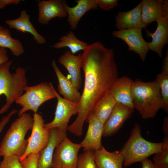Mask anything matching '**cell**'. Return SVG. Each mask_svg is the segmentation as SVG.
I'll return each instance as SVG.
<instances>
[{
	"mask_svg": "<svg viewBox=\"0 0 168 168\" xmlns=\"http://www.w3.org/2000/svg\"><path fill=\"white\" fill-rule=\"evenodd\" d=\"M33 119L32 133L28 139L26 151L19 158L20 162L30 153H39L47 145L49 140V130L45 128L44 121L42 116L39 114L35 113Z\"/></svg>",
	"mask_w": 168,
	"mask_h": 168,
	"instance_id": "obj_8",
	"label": "cell"
},
{
	"mask_svg": "<svg viewBox=\"0 0 168 168\" xmlns=\"http://www.w3.org/2000/svg\"><path fill=\"white\" fill-rule=\"evenodd\" d=\"M10 106V105L7 103H6V104L0 109V115L4 112L7 111Z\"/></svg>",
	"mask_w": 168,
	"mask_h": 168,
	"instance_id": "obj_38",
	"label": "cell"
},
{
	"mask_svg": "<svg viewBox=\"0 0 168 168\" xmlns=\"http://www.w3.org/2000/svg\"><path fill=\"white\" fill-rule=\"evenodd\" d=\"M82 68L85 76L83 91L77 103V116L68 127L78 137L83 133L84 123L95 105L108 93L118 78V71L113 49L99 41L88 45L82 54Z\"/></svg>",
	"mask_w": 168,
	"mask_h": 168,
	"instance_id": "obj_1",
	"label": "cell"
},
{
	"mask_svg": "<svg viewBox=\"0 0 168 168\" xmlns=\"http://www.w3.org/2000/svg\"><path fill=\"white\" fill-rule=\"evenodd\" d=\"M155 81L159 87L161 96L162 109L168 112V68H162L161 73L158 74Z\"/></svg>",
	"mask_w": 168,
	"mask_h": 168,
	"instance_id": "obj_27",
	"label": "cell"
},
{
	"mask_svg": "<svg viewBox=\"0 0 168 168\" xmlns=\"http://www.w3.org/2000/svg\"><path fill=\"white\" fill-rule=\"evenodd\" d=\"M54 88L51 82H44L37 85L28 86L24 89L25 91L15 102L22 106L18 112L19 116L28 110L37 113L39 107L46 101L56 98Z\"/></svg>",
	"mask_w": 168,
	"mask_h": 168,
	"instance_id": "obj_6",
	"label": "cell"
},
{
	"mask_svg": "<svg viewBox=\"0 0 168 168\" xmlns=\"http://www.w3.org/2000/svg\"><path fill=\"white\" fill-rule=\"evenodd\" d=\"M131 91L134 109L143 119L154 118L158 110L162 109L160 89L155 81L145 82L137 79L133 81Z\"/></svg>",
	"mask_w": 168,
	"mask_h": 168,
	"instance_id": "obj_2",
	"label": "cell"
},
{
	"mask_svg": "<svg viewBox=\"0 0 168 168\" xmlns=\"http://www.w3.org/2000/svg\"><path fill=\"white\" fill-rule=\"evenodd\" d=\"M49 130L50 136L47 145L39 152L37 160V168H52V159L55 149L67 136L66 132L57 128Z\"/></svg>",
	"mask_w": 168,
	"mask_h": 168,
	"instance_id": "obj_14",
	"label": "cell"
},
{
	"mask_svg": "<svg viewBox=\"0 0 168 168\" xmlns=\"http://www.w3.org/2000/svg\"><path fill=\"white\" fill-rule=\"evenodd\" d=\"M67 5V1L64 0L38 1V22L46 25L54 18L66 17L67 16L65 8Z\"/></svg>",
	"mask_w": 168,
	"mask_h": 168,
	"instance_id": "obj_11",
	"label": "cell"
},
{
	"mask_svg": "<svg viewBox=\"0 0 168 168\" xmlns=\"http://www.w3.org/2000/svg\"><path fill=\"white\" fill-rule=\"evenodd\" d=\"M52 66L58 80V88L59 95L70 101L78 103L81 94L70 79L66 77L60 71L55 61H52Z\"/></svg>",
	"mask_w": 168,
	"mask_h": 168,
	"instance_id": "obj_20",
	"label": "cell"
},
{
	"mask_svg": "<svg viewBox=\"0 0 168 168\" xmlns=\"http://www.w3.org/2000/svg\"><path fill=\"white\" fill-rule=\"evenodd\" d=\"M97 168H123L124 157L120 151H107L103 146L94 151Z\"/></svg>",
	"mask_w": 168,
	"mask_h": 168,
	"instance_id": "obj_21",
	"label": "cell"
},
{
	"mask_svg": "<svg viewBox=\"0 0 168 168\" xmlns=\"http://www.w3.org/2000/svg\"><path fill=\"white\" fill-rule=\"evenodd\" d=\"M156 21L157 26L155 31L153 33L147 32L152 38L151 42H147V45L149 50L156 52L161 57L163 55V48L168 42V16H161Z\"/></svg>",
	"mask_w": 168,
	"mask_h": 168,
	"instance_id": "obj_15",
	"label": "cell"
},
{
	"mask_svg": "<svg viewBox=\"0 0 168 168\" xmlns=\"http://www.w3.org/2000/svg\"><path fill=\"white\" fill-rule=\"evenodd\" d=\"M88 45L87 43L78 39L73 32L70 31L66 35L61 37L59 41L54 43L53 47L57 49L67 47L74 54L81 50L84 51Z\"/></svg>",
	"mask_w": 168,
	"mask_h": 168,
	"instance_id": "obj_25",
	"label": "cell"
},
{
	"mask_svg": "<svg viewBox=\"0 0 168 168\" xmlns=\"http://www.w3.org/2000/svg\"><path fill=\"white\" fill-rule=\"evenodd\" d=\"M134 109L117 102L110 116L104 124L103 136H111L116 133L124 123L131 116Z\"/></svg>",
	"mask_w": 168,
	"mask_h": 168,
	"instance_id": "obj_12",
	"label": "cell"
},
{
	"mask_svg": "<svg viewBox=\"0 0 168 168\" xmlns=\"http://www.w3.org/2000/svg\"><path fill=\"white\" fill-rule=\"evenodd\" d=\"M163 0H142L141 17L142 23L147 25L163 16Z\"/></svg>",
	"mask_w": 168,
	"mask_h": 168,
	"instance_id": "obj_23",
	"label": "cell"
},
{
	"mask_svg": "<svg viewBox=\"0 0 168 168\" xmlns=\"http://www.w3.org/2000/svg\"><path fill=\"white\" fill-rule=\"evenodd\" d=\"M77 168H97L94 157V151H84L78 156Z\"/></svg>",
	"mask_w": 168,
	"mask_h": 168,
	"instance_id": "obj_29",
	"label": "cell"
},
{
	"mask_svg": "<svg viewBox=\"0 0 168 168\" xmlns=\"http://www.w3.org/2000/svg\"><path fill=\"white\" fill-rule=\"evenodd\" d=\"M30 15L26 10H22L19 16L14 20L5 21L6 24L11 29L16 30L23 33L28 32L31 34L34 40L38 44H45L46 42L45 37L39 34L34 27L30 19Z\"/></svg>",
	"mask_w": 168,
	"mask_h": 168,
	"instance_id": "obj_19",
	"label": "cell"
},
{
	"mask_svg": "<svg viewBox=\"0 0 168 168\" xmlns=\"http://www.w3.org/2000/svg\"><path fill=\"white\" fill-rule=\"evenodd\" d=\"M58 61L67 70L71 80L77 89H80L82 82V54L76 55L70 51H66L59 57Z\"/></svg>",
	"mask_w": 168,
	"mask_h": 168,
	"instance_id": "obj_16",
	"label": "cell"
},
{
	"mask_svg": "<svg viewBox=\"0 0 168 168\" xmlns=\"http://www.w3.org/2000/svg\"><path fill=\"white\" fill-rule=\"evenodd\" d=\"M81 143L72 142L67 136L56 147L52 159V168H77Z\"/></svg>",
	"mask_w": 168,
	"mask_h": 168,
	"instance_id": "obj_7",
	"label": "cell"
},
{
	"mask_svg": "<svg viewBox=\"0 0 168 168\" xmlns=\"http://www.w3.org/2000/svg\"><path fill=\"white\" fill-rule=\"evenodd\" d=\"M13 61L0 65V95H4L6 103L10 105L23 94L27 86L26 69L19 67L11 73L10 68Z\"/></svg>",
	"mask_w": 168,
	"mask_h": 168,
	"instance_id": "obj_5",
	"label": "cell"
},
{
	"mask_svg": "<svg viewBox=\"0 0 168 168\" xmlns=\"http://www.w3.org/2000/svg\"><path fill=\"white\" fill-rule=\"evenodd\" d=\"M133 81L126 76L118 77L113 84L109 92L113 95L117 102L134 109L131 91Z\"/></svg>",
	"mask_w": 168,
	"mask_h": 168,
	"instance_id": "obj_18",
	"label": "cell"
},
{
	"mask_svg": "<svg viewBox=\"0 0 168 168\" xmlns=\"http://www.w3.org/2000/svg\"><path fill=\"white\" fill-rule=\"evenodd\" d=\"M117 102L113 95L109 92L96 103L91 113L104 124Z\"/></svg>",
	"mask_w": 168,
	"mask_h": 168,
	"instance_id": "obj_24",
	"label": "cell"
},
{
	"mask_svg": "<svg viewBox=\"0 0 168 168\" xmlns=\"http://www.w3.org/2000/svg\"><path fill=\"white\" fill-rule=\"evenodd\" d=\"M2 27H3L0 26V29H1V28H2Z\"/></svg>",
	"mask_w": 168,
	"mask_h": 168,
	"instance_id": "obj_39",
	"label": "cell"
},
{
	"mask_svg": "<svg viewBox=\"0 0 168 168\" xmlns=\"http://www.w3.org/2000/svg\"><path fill=\"white\" fill-rule=\"evenodd\" d=\"M3 157L0 163V168H22L19 157L10 156Z\"/></svg>",
	"mask_w": 168,
	"mask_h": 168,
	"instance_id": "obj_30",
	"label": "cell"
},
{
	"mask_svg": "<svg viewBox=\"0 0 168 168\" xmlns=\"http://www.w3.org/2000/svg\"><path fill=\"white\" fill-rule=\"evenodd\" d=\"M20 1V0H0V9H3L7 5L18 4Z\"/></svg>",
	"mask_w": 168,
	"mask_h": 168,
	"instance_id": "obj_35",
	"label": "cell"
},
{
	"mask_svg": "<svg viewBox=\"0 0 168 168\" xmlns=\"http://www.w3.org/2000/svg\"><path fill=\"white\" fill-rule=\"evenodd\" d=\"M54 92L57 100L55 116L52 121L45 124L44 127L48 130L57 128L66 132L68 123L71 117L78 113V103L73 102L62 97L55 89Z\"/></svg>",
	"mask_w": 168,
	"mask_h": 168,
	"instance_id": "obj_9",
	"label": "cell"
},
{
	"mask_svg": "<svg viewBox=\"0 0 168 168\" xmlns=\"http://www.w3.org/2000/svg\"><path fill=\"white\" fill-rule=\"evenodd\" d=\"M76 2L77 4L74 7H70L67 5L65 7L68 16L67 21L72 30L77 28L80 20L86 12L98 8L95 0H77Z\"/></svg>",
	"mask_w": 168,
	"mask_h": 168,
	"instance_id": "obj_22",
	"label": "cell"
},
{
	"mask_svg": "<svg viewBox=\"0 0 168 168\" xmlns=\"http://www.w3.org/2000/svg\"><path fill=\"white\" fill-rule=\"evenodd\" d=\"M17 112V110L13 109L7 115L2 117L0 121V134L5 125L9 122L12 116Z\"/></svg>",
	"mask_w": 168,
	"mask_h": 168,
	"instance_id": "obj_33",
	"label": "cell"
},
{
	"mask_svg": "<svg viewBox=\"0 0 168 168\" xmlns=\"http://www.w3.org/2000/svg\"><path fill=\"white\" fill-rule=\"evenodd\" d=\"M98 7L105 11H109L117 6V0H95Z\"/></svg>",
	"mask_w": 168,
	"mask_h": 168,
	"instance_id": "obj_32",
	"label": "cell"
},
{
	"mask_svg": "<svg viewBox=\"0 0 168 168\" xmlns=\"http://www.w3.org/2000/svg\"><path fill=\"white\" fill-rule=\"evenodd\" d=\"M19 117L12 123L1 143L0 156H15L20 158L26 151L28 140L25 137L32 129L33 119L29 114Z\"/></svg>",
	"mask_w": 168,
	"mask_h": 168,
	"instance_id": "obj_3",
	"label": "cell"
},
{
	"mask_svg": "<svg viewBox=\"0 0 168 168\" xmlns=\"http://www.w3.org/2000/svg\"><path fill=\"white\" fill-rule=\"evenodd\" d=\"M161 151L155 154L153 163L157 168H168V136L165 137Z\"/></svg>",
	"mask_w": 168,
	"mask_h": 168,
	"instance_id": "obj_28",
	"label": "cell"
},
{
	"mask_svg": "<svg viewBox=\"0 0 168 168\" xmlns=\"http://www.w3.org/2000/svg\"><path fill=\"white\" fill-rule=\"evenodd\" d=\"M9 61V59L6 49L0 47V65Z\"/></svg>",
	"mask_w": 168,
	"mask_h": 168,
	"instance_id": "obj_34",
	"label": "cell"
},
{
	"mask_svg": "<svg viewBox=\"0 0 168 168\" xmlns=\"http://www.w3.org/2000/svg\"><path fill=\"white\" fill-rule=\"evenodd\" d=\"M142 29L133 28L114 30L112 36L123 40L128 46V50L138 54L142 61H145L149 50L147 42L143 39Z\"/></svg>",
	"mask_w": 168,
	"mask_h": 168,
	"instance_id": "obj_10",
	"label": "cell"
},
{
	"mask_svg": "<svg viewBox=\"0 0 168 168\" xmlns=\"http://www.w3.org/2000/svg\"><path fill=\"white\" fill-rule=\"evenodd\" d=\"M39 155L32 153L29 154L24 159L21 161L22 168H37V160Z\"/></svg>",
	"mask_w": 168,
	"mask_h": 168,
	"instance_id": "obj_31",
	"label": "cell"
},
{
	"mask_svg": "<svg viewBox=\"0 0 168 168\" xmlns=\"http://www.w3.org/2000/svg\"><path fill=\"white\" fill-rule=\"evenodd\" d=\"M142 2L127 12L119 11L116 16L115 26L119 30L146 28L141 17Z\"/></svg>",
	"mask_w": 168,
	"mask_h": 168,
	"instance_id": "obj_17",
	"label": "cell"
},
{
	"mask_svg": "<svg viewBox=\"0 0 168 168\" xmlns=\"http://www.w3.org/2000/svg\"><path fill=\"white\" fill-rule=\"evenodd\" d=\"M142 166L140 168H157L153 162L148 158L142 161Z\"/></svg>",
	"mask_w": 168,
	"mask_h": 168,
	"instance_id": "obj_36",
	"label": "cell"
},
{
	"mask_svg": "<svg viewBox=\"0 0 168 168\" xmlns=\"http://www.w3.org/2000/svg\"><path fill=\"white\" fill-rule=\"evenodd\" d=\"M168 117L166 116L164 120L163 124V132L166 136H168Z\"/></svg>",
	"mask_w": 168,
	"mask_h": 168,
	"instance_id": "obj_37",
	"label": "cell"
},
{
	"mask_svg": "<svg viewBox=\"0 0 168 168\" xmlns=\"http://www.w3.org/2000/svg\"><path fill=\"white\" fill-rule=\"evenodd\" d=\"M85 121L88 126L85 138L80 143L84 151H95L102 147L101 140L103 136L104 124L94 115L90 114Z\"/></svg>",
	"mask_w": 168,
	"mask_h": 168,
	"instance_id": "obj_13",
	"label": "cell"
},
{
	"mask_svg": "<svg viewBox=\"0 0 168 168\" xmlns=\"http://www.w3.org/2000/svg\"><path fill=\"white\" fill-rule=\"evenodd\" d=\"M0 47L9 49L13 54L16 57L20 56L24 52L21 41L13 38L9 30L3 27L0 29Z\"/></svg>",
	"mask_w": 168,
	"mask_h": 168,
	"instance_id": "obj_26",
	"label": "cell"
},
{
	"mask_svg": "<svg viewBox=\"0 0 168 168\" xmlns=\"http://www.w3.org/2000/svg\"><path fill=\"white\" fill-rule=\"evenodd\" d=\"M141 129L140 125L135 123L129 138L120 151L124 157L123 165L125 167L141 162L162 149V142L155 143L146 140L141 135Z\"/></svg>",
	"mask_w": 168,
	"mask_h": 168,
	"instance_id": "obj_4",
	"label": "cell"
}]
</instances>
